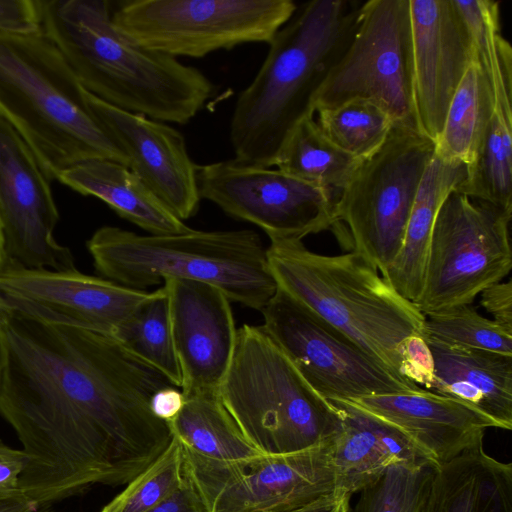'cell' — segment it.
<instances>
[{
  "mask_svg": "<svg viewBox=\"0 0 512 512\" xmlns=\"http://www.w3.org/2000/svg\"><path fill=\"white\" fill-rule=\"evenodd\" d=\"M5 344L0 416L27 456L18 488L36 505L127 485L169 445L151 400L174 385L113 336L14 311Z\"/></svg>",
  "mask_w": 512,
  "mask_h": 512,
  "instance_id": "1",
  "label": "cell"
},
{
  "mask_svg": "<svg viewBox=\"0 0 512 512\" xmlns=\"http://www.w3.org/2000/svg\"><path fill=\"white\" fill-rule=\"evenodd\" d=\"M41 32L91 95L131 113L187 124L216 87L199 69L119 31L106 0H40Z\"/></svg>",
  "mask_w": 512,
  "mask_h": 512,
  "instance_id": "2",
  "label": "cell"
},
{
  "mask_svg": "<svg viewBox=\"0 0 512 512\" xmlns=\"http://www.w3.org/2000/svg\"><path fill=\"white\" fill-rule=\"evenodd\" d=\"M359 8L345 0H313L276 33L235 102L229 136L236 160L274 167L293 129L313 117L316 94L349 46Z\"/></svg>",
  "mask_w": 512,
  "mask_h": 512,
  "instance_id": "3",
  "label": "cell"
},
{
  "mask_svg": "<svg viewBox=\"0 0 512 512\" xmlns=\"http://www.w3.org/2000/svg\"><path fill=\"white\" fill-rule=\"evenodd\" d=\"M0 118L50 180L80 162L129 160L88 105L81 86L42 33L0 34Z\"/></svg>",
  "mask_w": 512,
  "mask_h": 512,
  "instance_id": "4",
  "label": "cell"
},
{
  "mask_svg": "<svg viewBox=\"0 0 512 512\" xmlns=\"http://www.w3.org/2000/svg\"><path fill=\"white\" fill-rule=\"evenodd\" d=\"M267 258L278 289L402 376V346L424 335L425 316L370 262L355 251L319 254L302 240L270 243Z\"/></svg>",
  "mask_w": 512,
  "mask_h": 512,
  "instance_id": "5",
  "label": "cell"
},
{
  "mask_svg": "<svg viewBox=\"0 0 512 512\" xmlns=\"http://www.w3.org/2000/svg\"><path fill=\"white\" fill-rule=\"evenodd\" d=\"M96 272L146 291L170 279L207 283L230 301L261 311L277 291L267 248L253 230L138 234L102 226L87 241Z\"/></svg>",
  "mask_w": 512,
  "mask_h": 512,
  "instance_id": "6",
  "label": "cell"
},
{
  "mask_svg": "<svg viewBox=\"0 0 512 512\" xmlns=\"http://www.w3.org/2000/svg\"><path fill=\"white\" fill-rule=\"evenodd\" d=\"M218 398L238 433L263 455L324 444L340 429L335 406L306 381L262 325L237 329Z\"/></svg>",
  "mask_w": 512,
  "mask_h": 512,
  "instance_id": "7",
  "label": "cell"
},
{
  "mask_svg": "<svg viewBox=\"0 0 512 512\" xmlns=\"http://www.w3.org/2000/svg\"><path fill=\"white\" fill-rule=\"evenodd\" d=\"M435 142L417 128L393 123L382 145L362 160L335 202L356 253L384 277L398 256Z\"/></svg>",
  "mask_w": 512,
  "mask_h": 512,
  "instance_id": "8",
  "label": "cell"
},
{
  "mask_svg": "<svg viewBox=\"0 0 512 512\" xmlns=\"http://www.w3.org/2000/svg\"><path fill=\"white\" fill-rule=\"evenodd\" d=\"M297 10L292 0H128L114 26L139 45L201 58L247 43H269Z\"/></svg>",
  "mask_w": 512,
  "mask_h": 512,
  "instance_id": "9",
  "label": "cell"
},
{
  "mask_svg": "<svg viewBox=\"0 0 512 512\" xmlns=\"http://www.w3.org/2000/svg\"><path fill=\"white\" fill-rule=\"evenodd\" d=\"M334 439L239 461L208 459L181 444L183 476L203 512H293L337 493Z\"/></svg>",
  "mask_w": 512,
  "mask_h": 512,
  "instance_id": "10",
  "label": "cell"
},
{
  "mask_svg": "<svg viewBox=\"0 0 512 512\" xmlns=\"http://www.w3.org/2000/svg\"><path fill=\"white\" fill-rule=\"evenodd\" d=\"M352 100L372 102L394 123L418 129L409 0L360 5L352 40L317 92L315 112Z\"/></svg>",
  "mask_w": 512,
  "mask_h": 512,
  "instance_id": "11",
  "label": "cell"
},
{
  "mask_svg": "<svg viewBox=\"0 0 512 512\" xmlns=\"http://www.w3.org/2000/svg\"><path fill=\"white\" fill-rule=\"evenodd\" d=\"M512 213L452 191L437 214L427 253L421 295L425 315L471 305L512 268Z\"/></svg>",
  "mask_w": 512,
  "mask_h": 512,
  "instance_id": "12",
  "label": "cell"
},
{
  "mask_svg": "<svg viewBox=\"0 0 512 512\" xmlns=\"http://www.w3.org/2000/svg\"><path fill=\"white\" fill-rule=\"evenodd\" d=\"M261 313L267 333L327 400H353L421 389L381 365L278 288Z\"/></svg>",
  "mask_w": 512,
  "mask_h": 512,
  "instance_id": "13",
  "label": "cell"
},
{
  "mask_svg": "<svg viewBox=\"0 0 512 512\" xmlns=\"http://www.w3.org/2000/svg\"><path fill=\"white\" fill-rule=\"evenodd\" d=\"M196 178L201 199L259 227L270 243L302 240L338 222L331 193L277 168L233 158L197 165Z\"/></svg>",
  "mask_w": 512,
  "mask_h": 512,
  "instance_id": "14",
  "label": "cell"
},
{
  "mask_svg": "<svg viewBox=\"0 0 512 512\" xmlns=\"http://www.w3.org/2000/svg\"><path fill=\"white\" fill-rule=\"evenodd\" d=\"M50 179L29 147L0 118V222L8 264L69 270V248L54 238L59 212Z\"/></svg>",
  "mask_w": 512,
  "mask_h": 512,
  "instance_id": "15",
  "label": "cell"
},
{
  "mask_svg": "<svg viewBox=\"0 0 512 512\" xmlns=\"http://www.w3.org/2000/svg\"><path fill=\"white\" fill-rule=\"evenodd\" d=\"M0 294L14 311L31 318L113 336L149 292L76 268L28 269L8 264L0 272Z\"/></svg>",
  "mask_w": 512,
  "mask_h": 512,
  "instance_id": "16",
  "label": "cell"
},
{
  "mask_svg": "<svg viewBox=\"0 0 512 512\" xmlns=\"http://www.w3.org/2000/svg\"><path fill=\"white\" fill-rule=\"evenodd\" d=\"M409 4L417 125L436 142L453 95L476 56L453 0H409Z\"/></svg>",
  "mask_w": 512,
  "mask_h": 512,
  "instance_id": "17",
  "label": "cell"
},
{
  "mask_svg": "<svg viewBox=\"0 0 512 512\" xmlns=\"http://www.w3.org/2000/svg\"><path fill=\"white\" fill-rule=\"evenodd\" d=\"M163 285L184 398L218 393L237 337L231 301L220 289L203 282L170 279Z\"/></svg>",
  "mask_w": 512,
  "mask_h": 512,
  "instance_id": "18",
  "label": "cell"
},
{
  "mask_svg": "<svg viewBox=\"0 0 512 512\" xmlns=\"http://www.w3.org/2000/svg\"><path fill=\"white\" fill-rule=\"evenodd\" d=\"M95 116L123 149L129 169L180 220L200 206L196 166L181 132L170 125L113 107L86 91Z\"/></svg>",
  "mask_w": 512,
  "mask_h": 512,
  "instance_id": "19",
  "label": "cell"
},
{
  "mask_svg": "<svg viewBox=\"0 0 512 512\" xmlns=\"http://www.w3.org/2000/svg\"><path fill=\"white\" fill-rule=\"evenodd\" d=\"M404 432L436 465L482 445L495 423L466 403L421 388L348 400Z\"/></svg>",
  "mask_w": 512,
  "mask_h": 512,
  "instance_id": "20",
  "label": "cell"
},
{
  "mask_svg": "<svg viewBox=\"0 0 512 512\" xmlns=\"http://www.w3.org/2000/svg\"><path fill=\"white\" fill-rule=\"evenodd\" d=\"M340 418L333 461L337 492L350 496L394 465L433 463L393 424L348 400H329Z\"/></svg>",
  "mask_w": 512,
  "mask_h": 512,
  "instance_id": "21",
  "label": "cell"
},
{
  "mask_svg": "<svg viewBox=\"0 0 512 512\" xmlns=\"http://www.w3.org/2000/svg\"><path fill=\"white\" fill-rule=\"evenodd\" d=\"M434 361L429 391L460 400L512 429V356L427 339Z\"/></svg>",
  "mask_w": 512,
  "mask_h": 512,
  "instance_id": "22",
  "label": "cell"
},
{
  "mask_svg": "<svg viewBox=\"0 0 512 512\" xmlns=\"http://www.w3.org/2000/svg\"><path fill=\"white\" fill-rule=\"evenodd\" d=\"M417 512H512V464L463 451L436 466Z\"/></svg>",
  "mask_w": 512,
  "mask_h": 512,
  "instance_id": "23",
  "label": "cell"
},
{
  "mask_svg": "<svg viewBox=\"0 0 512 512\" xmlns=\"http://www.w3.org/2000/svg\"><path fill=\"white\" fill-rule=\"evenodd\" d=\"M57 180L84 196L98 198L149 234H173L190 228L129 167L114 160L80 162L61 171Z\"/></svg>",
  "mask_w": 512,
  "mask_h": 512,
  "instance_id": "24",
  "label": "cell"
},
{
  "mask_svg": "<svg viewBox=\"0 0 512 512\" xmlns=\"http://www.w3.org/2000/svg\"><path fill=\"white\" fill-rule=\"evenodd\" d=\"M467 166L434 154L422 177L401 250L384 278L407 300L421 295L429 242L439 209L464 179Z\"/></svg>",
  "mask_w": 512,
  "mask_h": 512,
  "instance_id": "25",
  "label": "cell"
},
{
  "mask_svg": "<svg viewBox=\"0 0 512 512\" xmlns=\"http://www.w3.org/2000/svg\"><path fill=\"white\" fill-rule=\"evenodd\" d=\"M494 112L491 85L475 59L449 104L435 142V155L470 165L478 154Z\"/></svg>",
  "mask_w": 512,
  "mask_h": 512,
  "instance_id": "26",
  "label": "cell"
},
{
  "mask_svg": "<svg viewBox=\"0 0 512 512\" xmlns=\"http://www.w3.org/2000/svg\"><path fill=\"white\" fill-rule=\"evenodd\" d=\"M333 144L313 117L302 120L290 133L274 167L298 179L312 183L335 198L346 187L361 164Z\"/></svg>",
  "mask_w": 512,
  "mask_h": 512,
  "instance_id": "27",
  "label": "cell"
},
{
  "mask_svg": "<svg viewBox=\"0 0 512 512\" xmlns=\"http://www.w3.org/2000/svg\"><path fill=\"white\" fill-rule=\"evenodd\" d=\"M168 424L183 446L208 459L239 461L263 455L238 433L218 393L184 398L181 411Z\"/></svg>",
  "mask_w": 512,
  "mask_h": 512,
  "instance_id": "28",
  "label": "cell"
},
{
  "mask_svg": "<svg viewBox=\"0 0 512 512\" xmlns=\"http://www.w3.org/2000/svg\"><path fill=\"white\" fill-rule=\"evenodd\" d=\"M113 337L180 389L181 372L174 347L169 297L164 285L136 306Z\"/></svg>",
  "mask_w": 512,
  "mask_h": 512,
  "instance_id": "29",
  "label": "cell"
},
{
  "mask_svg": "<svg viewBox=\"0 0 512 512\" xmlns=\"http://www.w3.org/2000/svg\"><path fill=\"white\" fill-rule=\"evenodd\" d=\"M453 1L469 30L476 60L491 85L495 110L512 117V48L501 33L500 2Z\"/></svg>",
  "mask_w": 512,
  "mask_h": 512,
  "instance_id": "30",
  "label": "cell"
},
{
  "mask_svg": "<svg viewBox=\"0 0 512 512\" xmlns=\"http://www.w3.org/2000/svg\"><path fill=\"white\" fill-rule=\"evenodd\" d=\"M454 191L512 213V117L495 110L475 160Z\"/></svg>",
  "mask_w": 512,
  "mask_h": 512,
  "instance_id": "31",
  "label": "cell"
},
{
  "mask_svg": "<svg viewBox=\"0 0 512 512\" xmlns=\"http://www.w3.org/2000/svg\"><path fill=\"white\" fill-rule=\"evenodd\" d=\"M316 112V122L325 137L362 160L382 145L394 123L380 107L366 100H352Z\"/></svg>",
  "mask_w": 512,
  "mask_h": 512,
  "instance_id": "32",
  "label": "cell"
},
{
  "mask_svg": "<svg viewBox=\"0 0 512 512\" xmlns=\"http://www.w3.org/2000/svg\"><path fill=\"white\" fill-rule=\"evenodd\" d=\"M427 339L512 356V331L481 316L470 305L425 314Z\"/></svg>",
  "mask_w": 512,
  "mask_h": 512,
  "instance_id": "33",
  "label": "cell"
},
{
  "mask_svg": "<svg viewBox=\"0 0 512 512\" xmlns=\"http://www.w3.org/2000/svg\"><path fill=\"white\" fill-rule=\"evenodd\" d=\"M183 451L173 435L167 448L100 512H148L183 482Z\"/></svg>",
  "mask_w": 512,
  "mask_h": 512,
  "instance_id": "34",
  "label": "cell"
},
{
  "mask_svg": "<svg viewBox=\"0 0 512 512\" xmlns=\"http://www.w3.org/2000/svg\"><path fill=\"white\" fill-rule=\"evenodd\" d=\"M436 464L394 465L364 487L347 512H417Z\"/></svg>",
  "mask_w": 512,
  "mask_h": 512,
  "instance_id": "35",
  "label": "cell"
},
{
  "mask_svg": "<svg viewBox=\"0 0 512 512\" xmlns=\"http://www.w3.org/2000/svg\"><path fill=\"white\" fill-rule=\"evenodd\" d=\"M434 361L424 335H412L401 349V375L419 387L430 389L433 382Z\"/></svg>",
  "mask_w": 512,
  "mask_h": 512,
  "instance_id": "36",
  "label": "cell"
},
{
  "mask_svg": "<svg viewBox=\"0 0 512 512\" xmlns=\"http://www.w3.org/2000/svg\"><path fill=\"white\" fill-rule=\"evenodd\" d=\"M41 32L40 0H0V34Z\"/></svg>",
  "mask_w": 512,
  "mask_h": 512,
  "instance_id": "37",
  "label": "cell"
},
{
  "mask_svg": "<svg viewBox=\"0 0 512 512\" xmlns=\"http://www.w3.org/2000/svg\"><path fill=\"white\" fill-rule=\"evenodd\" d=\"M480 304L496 323L512 331V281L494 283L481 293Z\"/></svg>",
  "mask_w": 512,
  "mask_h": 512,
  "instance_id": "38",
  "label": "cell"
},
{
  "mask_svg": "<svg viewBox=\"0 0 512 512\" xmlns=\"http://www.w3.org/2000/svg\"><path fill=\"white\" fill-rule=\"evenodd\" d=\"M27 456L0 439V493L19 489V480L26 467Z\"/></svg>",
  "mask_w": 512,
  "mask_h": 512,
  "instance_id": "39",
  "label": "cell"
},
{
  "mask_svg": "<svg viewBox=\"0 0 512 512\" xmlns=\"http://www.w3.org/2000/svg\"><path fill=\"white\" fill-rule=\"evenodd\" d=\"M148 512H203V509L183 476L181 485L169 497Z\"/></svg>",
  "mask_w": 512,
  "mask_h": 512,
  "instance_id": "40",
  "label": "cell"
},
{
  "mask_svg": "<svg viewBox=\"0 0 512 512\" xmlns=\"http://www.w3.org/2000/svg\"><path fill=\"white\" fill-rule=\"evenodd\" d=\"M184 405V396L175 386L158 390L152 397L151 410L153 414L166 422L175 418Z\"/></svg>",
  "mask_w": 512,
  "mask_h": 512,
  "instance_id": "41",
  "label": "cell"
},
{
  "mask_svg": "<svg viewBox=\"0 0 512 512\" xmlns=\"http://www.w3.org/2000/svg\"><path fill=\"white\" fill-rule=\"evenodd\" d=\"M39 507L19 489L0 493V512H36Z\"/></svg>",
  "mask_w": 512,
  "mask_h": 512,
  "instance_id": "42",
  "label": "cell"
},
{
  "mask_svg": "<svg viewBox=\"0 0 512 512\" xmlns=\"http://www.w3.org/2000/svg\"><path fill=\"white\" fill-rule=\"evenodd\" d=\"M13 314L14 309L0 294V376L6 359L5 329Z\"/></svg>",
  "mask_w": 512,
  "mask_h": 512,
  "instance_id": "43",
  "label": "cell"
},
{
  "mask_svg": "<svg viewBox=\"0 0 512 512\" xmlns=\"http://www.w3.org/2000/svg\"><path fill=\"white\" fill-rule=\"evenodd\" d=\"M8 265V258L5 251L4 236L0 222V272Z\"/></svg>",
  "mask_w": 512,
  "mask_h": 512,
  "instance_id": "44",
  "label": "cell"
}]
</instances>
